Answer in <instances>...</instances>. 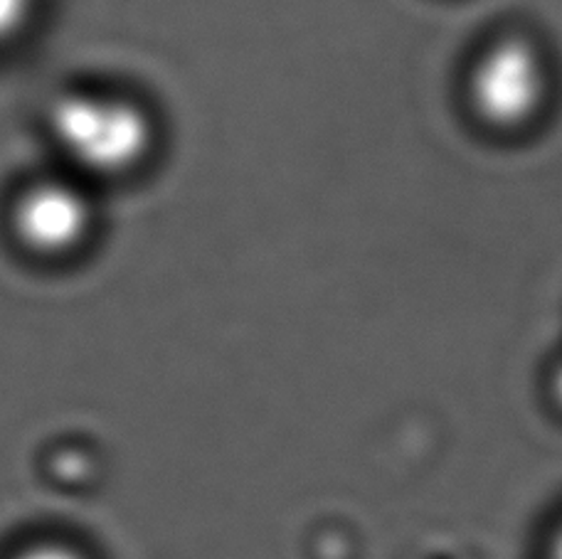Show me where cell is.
<instances>
[{"mask_svg":"<svg viewBox=\"0 0 562 559\" xmlns=\"http://www.w3.org/2000/svg\"><path fill=\"white\" fill-rule=\"evenodd\" d=\"M55 146L72 168L97 178L136 171L154 148V118L134 99L112 92H67L47 112Z\"/></svg>","mask_w":562,"mask_h":559,"instance_id":"6da1fadb","label":"cell"},{"mask_svg":"<svg viewBox=\"0 0 562 559\" xmlns=\"http://www.w3.org/2000/svg\"><path fill=\"white\" fill-rule=\"evenodd\" d=\"M548 92V69L526 37H504L488 47L471 75V102L494 126L533 118Z\"/></svg>","mask_w":562,"mask_h":559,"instance_id":"7a4b0ae2","label":"cell"},{"mask_svg":"<svg viewBox=\"0 0 562 559\" xmlns=\"http://www.w3.org/2000/svg\"><path fill=\"white\" fill-rule=\"evenodd\" d=\"M10 227L30 252L65 256L92 235L94 205L85 190L67 178H43L15 195Z\"/></svg>","mask_w":562,"mask_h":559,"instance_id":"3957f363","label":"cell"},{"mask_svg":"<svg viewBox=\"0 0 562 559\" xmlns=\"http://www.w3.org/2000/svg\"><path fill=\"white\" fill-rule=\"evenodd\" d=\"M33 0H0V43L13 37L27 23Z\"/></svg>","mask_w":562,"mask_h":559,"instance_id":"277c9868","label":"cell"},{"mask_svg":"<svg viewBox=\"0 0 562 559\" xmlns=\"http://www.w3.org/2000/svg\"><path fill=\"white\" fill-rule=\"evenodd\" d=\"M13 559H87V557L69 545L43 543V545L27 547V550L18 552Z\"/></svg>","mask_w":562,"mask_h":559,"instance_id":"5b68a950","label":"cell"},{"mask_svg":"<svg viewBox=\"0 0 562 559\" xmlns=\"http://www.w3.org/2000/svg\"><path fill=\"white\" fill-rule=\"evenodd\" d=\"M550 559H562V527H560L558 535H555L553 547H550Z\"/></svg>","mask_w":562,"mask_h":559,"instance_id":"8992f818","label":"cell"},{"mask_svg":"<svg viewBox=\"0 0 562 559\" xmlns=\"http://www.w3.org/2000/svg\"><path fill=\"white\" fill-rule=\"evenodd\" d=\"M555 397L560 399V404H562V367L555 373Z\"/></svg>","mask_w":562,"mask_h":559,"instance_id":"52a82bcc","label":"cell"}]
</instances>
